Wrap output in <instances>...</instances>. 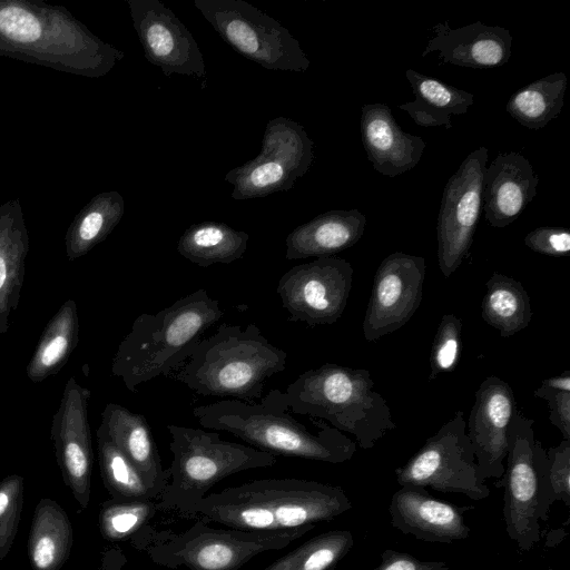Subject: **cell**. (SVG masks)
<instances>
[{
  "label": "cell",
  "instance_id": "cell-12",
  "mask_svg": "<svg viewBox=\"0 0 570 570\" xmlns=\"http://www.w3.org/2000/svg\"><path fill=\"white\" fill-rule=\"evenodd\" d=\"M313 146L301 124L283 116L271 119L259 154L225 175L234 187L232 198L245 200L292 189L311 168Z\"/></svg>",
  "mask_w": 570,
  "mask_h": 570
},
{
  "label": "cell",
  "instance_id": "cell-38",
  "mask_svg": "<svg viewBox=\"0 0 570 570\" xmlns=\"http://www.w3.org/2000/svg\"><path fill=\"white\" fill-rule=\"evenodd\" d=\"M548 480L556 501L570 508V440H562L557 446L547 450Z\"/></svg>",
  "mask_w": 570,
  "mask_h": 570
},
{
  "label": "cell",
  "instance_id": "cell-40",
  "mask_svg": "<svg viewBox=\"0 0 570 570\" xmlns=\"http://www.w3.org/2000/svg\"><path fill=\"white\" fill-rule=\"evenodd\" d=\"M534 396L548 402L550 409L549 420L562 434L570 440V392L554 391L540 385Z\"/></svg>",
  "mask_w": 570,
  "mask_h": 570
},
{
  "label": "cell",
  "instance_id": "cell-22",
  "mask_svg": "<svg viewBox=\"0 0 570 570\" xmlns=\"http://www.w3.org/2000/svg\"><path fill=\"white\" fill-rule=\"evenodd\" d=\"M361 138L373 168L391 178L414 168L426 147L425 141L403 131L385 104L362 107Z\"/></svg>",
  "mask_w": 570,
  "mask_h": 570
},
{
  "label": "cell",
  "instance_id": "cell-1",
  "mask_svg": "<svg viewBox=\"0 0 570 570\" xmlns=\"http://www.w3.org/2000/svg\"><path fill=\"white\" fill-rule=\"evenodd\" d=\"M351 509L341 487L296 478L259 479L207 494L188 518L239 530L282 531L331 521Z\"/></svg>",
  "mask_w": 570,
  "mask_h": 570
},
{
  "label": "cell",
  "instance_id": "cell-23",
  "mask_svg": "<svg viewBox=\"0 0 570 570\" xmlns=\"http://www.w3.org/2000/svg\"><path fill=\"white\" fill-rule=\"evenodd\" d=\"M98 429L125 454L159 498L168 483L169 472L163 466L147 419L120 404L108 403L101 412Z\"/></svg>",
  "mask_w": 570,
  "mask_h": 570
},
{
  "label": "cell",
  "instance_id": "cell-27",
  "mask_svg": "<svg viewBox=\"0 0 570 570\" xmlns=\"http://www.w3.org/2000/svg\"><path fill=\"white\" fill-rule=\"evenodd\" d=\"M72 525L65 509L42 498L36 505L28 539L32 570H60L70 556Z\"/></svg>",
  "mask_w": 570,
  "mask_h": 570
},
{
  "label": "cell",
  "instance_id": "cell-42",
  "mask_svg": "<svg viewBox=\"0 0 570 570\" xmlns=\"http://www.w3.org/2000/svg\"><path fill=\"white\" fill-rule=\"evenodd\" d=\"M541 385L554 391L570 392V371L567 370L560 375L544 379Z\"/></svg>",
  "mask_w": 570,
  "mask_h": 570
},
{
  "label": "cell",
  "instance_id": "cell-13",
  "mask_svg": "<svg viewBox=\"0 0 570 570\" xmlns=\"http://www.w3.org/2000/svg\"><path fill=\"white\" fill-rule=\"evenodd\" d=\"M488 159L483 146L470 153L444 187L436 220V256L444 277L461 266L473 243Z\"/></svg>",
  "mask_w": 570,
  "mask_h": 570
},
{
  "label": "cell",
  "instance_id": "cell-24",
  "mask_svg": "<svg viewBox=\"0 0 570 570\" xmlns=\"http://www.w3.org/2000/svg\"><path fill=\"white\" fill-rule=\"evenodd\" d=\"M366 217L358 209L330 210L294 228L286 237L285 258L330 257L355 245Z\"/></svg>",
  "mask_w": 570,
  "mask_h": 570
},
{
  "label": "cell",
  "instance_id": "cell-41",
  "mask_svg": "<svg viewBox=\"0 0 570 570\" xmlns=\"http://www.w3.org/2000/svg\"><path fill=\"white\" fill-rule=\"evenodd\" d=\"M371 570H453L444 561L421 560L414 556L386 549L381 553L380 562Z\"/></svg>",
  "mask_w": 570,
  "mask_h": 570
},
{
  "label": "cell",
  "instance_id": "cell-2",
  "mask_svg": "<svg viewBox=\"0 0 570 570\" xmlns=\"http://www.w3.org/2000/svg\"><path fill=\"white\" fill-rule=\"evenodd\" d=\"M193 414L200 426L232 433L275 456L338 464L351 460L357 449L355 441L323 420L311 417L318 431H309L292 415L286 393L278 389L258 403L226 399L196 406Z\"/></svg>",
  "mask_w": 570,
  "mask_h": 570
},
{
  "label": "cell",
  "instance_id": "cell-36",
  "mask_svg": "<svg viewBox=\"0 0 570 570\" xmlns=\"http://www.w3.org/2000/svg\"><path fill=\"white\" fill-rule=\"evenodd\" d=\"M462 326L456 315L442 316L431 346L429 381L455 368L462 348Z\"/></svg>",
  "mask_w": 570,
  "mask_h": 570
},
{
  "label": "cell",
  "instance_id": "cell-37",
  "mask_svg": "<svg viewBox=\"0 0 570 570\" xmlns=\"http://www.w3.org/2000/svg\"><path fill=\"white\" fill-rule=\"evenodd\" d=\"M24 480L11 474L0 480V561L11 550L18 532L23 503Z\"/></svg>",
  "mask_w": 570,
  "mask_h": 570
},
{
  "label": "cell",
  "instance_id": "cell-4",
  "mask_svg": "<svg viewBox=\"0 0 570 570\" xmlns=\"http://www.w3.org/2000/svg\"><path fill=\"white\" fill-rule=\"evenodd\" d=\"M223 316L219 301L204 288L155 314L138 315L112 357V375L131 392L158 376H170Z\"/></svg>",
  "mask_w": 570,
  "mask_h": 570
},
{
  "label": "cell",
  "instance_id": "cell-7",
  "mask_svg": "<svg viewBox=\"0 0 570 570\" xmlns=\"http://www.w3.org/2000/svg\"><path fill=\"white\" fill-rule=\"evenodd\" d=\"M173 454L169 480L158 498V510L188 518L193 507L225 478L275 465V455L250 445L220 439L217 431L168 424Z\"/></svg>",
  "mask_w": 570,
  "mask_h": 570
},
{
  "label": "cell",
  "instance_id": "cell-11",
  "mask_svg": "<svg viewBox=\"0 0 570 570\" xmlns=\"http://www.w3.org/2000/svg\"><path fill=\"white\" fill-rule=\"evenodd\" d=\"M463 414L456 411L402 466L395 469L401 487L459 493L475 501L490 495L466 434Z\"/></svg>",
  "mask_w": 570,
  "mask_h": 570
},
{
  "label": "cell",
  "instance_id": "cell-31",
  "mask_svg": "<svg viewBox=\"0 0 570 570\" xmlns=\"http://www.w3.org/2000/svg\"><path fill=\"white\" fill-rule=\"evenodd\" d=\"M567 85L564 72L550 73L513 92L505 109L523 127L543 128L560 115Z\"/></svg>",
  "mask_w": 570,
  "mask_h": 570
},
{
  "label": "cell",
  "instance_id": "cell-18",
  "mask_svg": "<svg viewBox=\"0 0 570 570\" xmlns=\"http://www.w3.org/2000/svg\"><path fill=\"white\" fill-rule=\"evenodd\" d=\"M466 421V434L481 476L501 479L508 454V430L517 410L511 386L502 379L488 376L475 392Z\"/></svg>",
  "mask_w": 570,
  "mask_h": 570
},
{
  "label": "cell",
  "instance_id": "cell-39",
  "mask_svg": "<svg viewBox=\"0 0 570 570\" xmlns=\"http://www.w3.org/2000/svg\"><path fill=\"white\" fill-rule=\"evenodd\" d=\"M524 244L539 254L552 257L568 256L570 253V230L564 227H538L524 237Z\"/></svg>",
  "mask_w": 570,
  "mask_h": 570
},
{
  "label": "cell",
  "instance_id": "cell-14",
  "mask_svg": "<svg viewBox=\"0 0 570 570\" xmlns=\"http://www.w3.org/2000/svg\"><path fill=\"white\" fill-rule=\"evenodd\" d=\"M353 267L344 258L330 256L293 266L277 284L276 293L288 321L311 327L332 325L346 308Z\"/></svg>",
  "mask_w": 570,
  "mask_h": 570
},
{
  "label": "cell",
  "instance_id": "cell-30",
  "mask_svg": "<svg viewBox=\"0 0 570 570\" xmlns=\"http://www.w3.org/2000/svg\"><path fill=\"white\" fill-rule=\"evenodd\" d=\"M481 317L500 336L510 337L531 322L530 297L520 281L494 272L485 283Z\"/></svg>",
  "mask_w": 570,
  "mask_h": 570
},
{
  "label": "cell",
  "instance_id": "cell-15",
  "mask_svg": "<svg viewBox=\"0 0 570 570\" xmlns=\"http://www.w3.org/2000/svg\"><path fill=\"white\" fill-rule=\"evenodd\" d=\"M424 278V257L395 252L381 262L362 325L367 342L397 331L411 320L422 301Z\"/></svg>",
  "mask_w": 570,
  "mask_h": 570
},
{
  "label": "cell",
  "instance_id": "cell-19",
  "mask_svg": "<svg viewBox=\"0 0 570 570\" xmlns=\"http://www.w3.org/2000/svg\"><path fill=\"white\" fill-rule=\"evenodd\" d=\"M470 509L441 501L426 489L409 485L401 487L389 504L393 528L430 543L466 539L471 529L464 521V511Z\"/></svg>",
  "mask_w": 570,
  "mask_h": 570
},
{
  "label": "cell",
  "instance_id": "cell-8",
  "mask_svg": "<svg viewBox=\"0 0 570 570\" xmlns=\"http://www.w3.org/2000/svg\"><path fill=\"white\" fill-rule=\"evenodd\" d=\"M534 421L514 411L508 430L504 473L495 487L504 488L503 519L508 537L529 552L541 539L540 521L554 503L548 480L547 450L535 439Z\"/></svg>",
  "mask_w": 570,
  "mask_h": 570
},
{
  "label": "cell",
  "instance_id": "cell-34",
  "mask_svg": "<svg viewBox=\"0 0 570 570\" xmlns=\"http://www.w3.org/2000/svg\"><path fill=\"white\" fill-rule=\"evenodd\" d=\"M353 546L351 531H327L307 540L263 570H334Z\"/></svg>",
  "mask_w": 570,
  "mask_h": 570
},
{
  "label": "cell",
  "instance_id": "cell-6",
  "mask_svg": "<svg viewBox=\"0 0 570 570\" xmlns=\"http://www.w3.org/2000/svg\"><path fill=\"white\" fill-rule=\"evenodd\" d=\"M285 393L292 412L352 434L363 450L396 428L386 400L374 390L365 368L325 363L299 374Z\"/></svg>",
  "mask_w": 570,
  "mask_h": 570
},
{
  "label": "cell",
  "instance_id": "cell-20",
  "mask_svg": "<svg viewBox=\"0 0 570 570\" xmlns=\"http://www.w3.org/2000/svg\"><path fill=\"white\" fill-rule=\"evenodd\" d=\"M539 177L530 161L518 151L500 153L487 166L483 209L488 224L502 228L513 223L534 198Z\"/></svg>",
  "mask_w": 570,
  "mask_h": 570
},
{
  "label": "cell",
  "instance_id": "cell-26",
  "mask_svg": "<svg viewBox=\"0 0 570 570\" xmlns=\"http://www.w3.org/2000/svg\"><path fill=\"white\" fill-rule=\"evenodd\" d=\"M405 76L414 94V100L402 104L399 108L406 111L419 126H444L445 129H451V117L465 114L474 102L471 92L436 78L413 69H407Z\"/></svg>",
  "mask_w": 570,
  "mask_h": 570
},
{
  "label": "cell",
  "instance_id": "cell-10",
  "mask_svg": "<svg viewBox=\"0 0 570 570\" xmlns=\"http://www.w3.org/2000/svg\"><path fill=\"white\" fill-rule=\"evenodd\" d=\"M205 20L235 51L267 70L306 72L311 61L289 31L244 0H195Z\"/></svg>",
  "mask_w": 570,
  "mask_h": 570
},
{
  "label": "cell",
  "instance_id": "cell-29",
  "mask_svg": "<svg viewBox=\"0 0 570 570\" xmlns=\"http://www.w3.org/2000/svg\"><path fill=\"white\" fill-rule=\"evenodd\" d=\"M249 235L224 223L202 222L189 226L179 237L177 252L189 262L208 267L242 258Z\"/></svg>",
  "mask_w": 570,
  "mask_h": 570
},
{
  "label": "cell",
  "instance_id": "cell-5",
  "mask_svg": "<svg viewBox=\"0 0 570 570\" xmlns=\"http://www.w3.org/2000/svg\"><path fill=\"white\" fill-rule=\"evenodd\" d=\"M287 353L272 344L255 323L222 324L202 338L170 375L202 396L261 400L266 381L283 372Z\"/></svg>",
  "mask_w": 570,
  "mask_h": 570
},
{
  "label": "cell",
  "instance_id": "cell-17",
  "mask_svg": "<svg viewBox=\"0 0 570 570\" xmlns=\"http://www.w3.org/2000/svg\"><path fill=\"white\" fill-rule=\"evenodd\" d=\"M90 391L70 377L51 424V440L65 484L81 509L90 501L94 452L88 419Z\"/></svg>",
  "mask_w": 570,
  "mask_h": 570
},
{
  "label": "cell",
  "instance_id": "cell-35",
  "mask_svg": "<svg viewBox=\"0 0 570 570\" xmlns=\"http://www.w3.org/2000/svg\"><path fill=\"white\" fill-rule=\"evenodd\" d=\"M157 511V503L153 500L105 502L99 512V530L107 540H124L137 534Z\"/></svg>",
  "mask_w": 570,
  "mask_h": 570
},
{
  "label": "cell",
  "instance_id": "cell-25",
  "mask_svg": "<svg viewBox=\"0 0 570 570\" xmlns=\"http://www.w3.org/2000/svg\"><path fill=\"white\" fill-rule=\"evenodd\" d=\"M29 236L19 200L0 207V338L17 309L26 273Z\"/></svg>",
  "mask_w": 570,
  "mask_h": 570
},
{
  "label": "cell",
  "instance_id": "cell-28",
  "mask_svg": "<svg viewBox=\"0 0 570 570\" xmlns=\"http://www.w3.org/2000/svg\"><path fill=\"white\" fill-rule=\"evenodd\" d=\"M79 342V317L76 302L67 299L48 322L32 357L27 376L33 383L57 374Z\"/></svg>",
  "mask_w": 570,
  "mask_h": 570
},
{
  "label": "cell",
  "instance_id": "cell-9",
  "mask_svg": "<svg viewBox=\"0 0 570 570\" xmlns=\"http://www.w3.org/2000/svg\"><path fill=\"white\" fill-rule=\"evenodd\" d=\"M315 527L249 531L196 521L180 533L160 535L145 550L154 563L169 569L238 570L258 554L284 549Z\"/></svg>",
  "mask_w": 570,
  "mask_h": 570
},
{
  "label": "cell",
  "instance_id": "cell-33",
  "mask_svg": "<svg viewBox=\"0 0 570 570\" xmlns=\"http://www.w3.org/2000/svg\"><path fill=\"white\" fill-rule=\"evenodd\" d=\"M97 448L101 478L114 500L154 501L158 499L138 470L99 429H97Z\"/></svg>",
  "mask_w": 570,
  "mask_h": 570
},
{
  "label": "cell",
  "instance_id": "cell-21",
  "mask_svg": "<svg viewBox=\"0 0 570 570\" xmlns=\"http://www.w3.org/2000/svg\"><path fill=\"white\" fill-rule=\"evenodd\" d=\"M434 37L428 41L422 57L439 52L445 63L468 68H494L503 66L511 57L512 36L500 26L481 21L451 28L448 21L433 28Z\"/></svg>",
  "mask_w": 570,
  "mask_h": 570
},
{
  "label": "cell",
  "instance_id": "cell-16",
  "mask_svg": "<svg viewBox=\"0 0 570 570\" xmlns=\"http://www.w3.org/2000/svg\"><path fill=\"white\" fill-rule=\"evenodd\" d=\"M134 29L148 62L165 76H206L198 43L171 9L159 0H127Z\"/></svg>",
  "mask_w": 570,
  "mask_h": 570
},
{
  "label": "cell",
  "instance_id": "cell-3",
  "mask_svg": "<svg viewBox=\"0 0 570 570\" xmlns=\"http://www.w3.org/2000/svg\"><path fill=\"white\" fill-rule=\"evenodd\" d=\"M0 55L94 78L125 57L66 9L11 0L0 1Z\"/></svg>",
  "mask_w": 570,
  "mask_h": 570
},
{
  "label": "cell",
  "instance_id": "cell-32",
  "mask_svg": "<svg viewBox=\"0 0 570 570\" xmlns=\"http://www.w3.org/2000/svg\"><path fill=\"white\" fill-rule=\"evenodd\" d=\"M125 212L118 191L97 195L76 217L66 236L67 257L72 261L101 243L118 225Z\"/></svg>",
  "mask_w": 570,
  "mask_h": 570
}]
</instances>
